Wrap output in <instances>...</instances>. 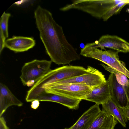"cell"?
<instances>
[{
  "label": "cell",
  "instance_id": "obj_1",
  "mask_svg": "<svg viewBox=\"0 0 129 129\" xmlns=\"http://www.w3.org/2000/svg\"><path fill=\"white\" fill-rule=\"evenodd\" d=\"M34 16L40 38L52 62L64 65L80 59V55L68 42L62 26L56 22L50 11L39 5Z\"/></svg>",
  "mask_w": 129,
  "mask_h": 129
},
{
  "label": "cell",
  "instance_id": "obj_2",
  "mask_svg": "<svg viewBox=\"0 0 129 129\" xmlns=\"http://www.w3.org/2000/svg\"><path fill=\"white\" fill-rule=\"evenodd\" d=\"M120 0H75L60 8L65 11L76 9L87 13L95 18L101 19L116 5L121 2Z\"/></svg>",
  "mask_w": 129,
  "mask_h": 129
},
{
  "label": "cell",
  "instance_id": "obj_3",
  "mask_svg": "<svg viewBox=\"0 0 129 129\" xmlns=\"http://www.w3.org/2000/svg\"><path fill=\"white\" fill-rule=\"evenodd\" d=\"M119 52L111 50H101L87 43L81 50L80 55L98 60L125 75L129 78V70L125 63L119 59Z\"/></svg>",
  "mask_w": 129,
  "mask_h": 129
},
{
  "label": "cell",
  "instance_id": "obj_4",
  "mask_svg": "<svg viewBox=\"0 0 129 129\" xmlns=\"http://www.w3.org/2000/svg\"><path fill=\"white\" fill-rule=\"evenodd\" d=\"M87 68L80 66L66 65L51 70L31 87L39 89L47 85L66 79L78 76L86 73Z\"/></svg>",
  "mask_w": 129,
  "mask_h": 129
},
{
  "label": "cell",
  "instance_id": "obj_5",
  "mask_svg": "<svg viewBox=\"0 0 129 129\" xmlns=\"http://www.w3.org/2000/svg\"><path fill=\"white\" fill-rule=\"evenodd\" d=\"M51 61L35 59L25 63L22 67L21 81L24 86L32 87L51 70Z\"/></svg>",
  "mask_w": 129,
  "mask_h": 129
},
{
  "label": "cell",
  "instance_id": "obj_6",
  "mask_svg": "<svg viewBox=\"0 0 129 129\" xmlns=\"http://www.w3.org/2000/svg\"><path fill=\"white\" fill-rule=\"evenodd\" d=\"M42 89H44L47 92L71 98L84 100L92 88L84 84L68 83L45 87Z\"/></svg>",
  "mask_w": 129,
  "mask_h": 129
},
{
  "label": "cell",
  "instance_id": "obj_7",
  "mask_svg": "<svg viewBox=\"0 0 129 129\" xmlns=\"http://www.w3.org/2000/svg\"><path fill=\"white\" fill-rule=\"evenodd\" d=\"M87 68L88 71L84 74L57 81L43 87L65 83H78L86 85L92 89L106 82L107 80L102 72L90 66H88Z\"/></svg>",
  "mask_w": 129,
  "mask_h": 129
},
{
  "label": "cell",
  "instance_id": "obj_8",
  "mask_svg": "<svg viewBox=\"0 0 129 129\" xmlns=\"http://www.w3.org/2000/svg\"><path fill=\"white\" fill-rule=\"evenodd\" d=\"M37 100L39 101H46L59 103L69 108L76 110L79 107V104L82 100L71 98L47 92L43 89L35 91L30 94L27 96L28 102Z\"/></svg>",
  "mask_w": 129,
  "mask_h": 129
},
{
  "label": "cell",
  "instance_id": "obj_9",
  "mask_svg": "<svg viewBox=\"0 0 129 129\" xmlns=\"http://www.w3.org/2000/svg\"><path fill=\"white\" fill-rule=\"evenodd\" d=\"M90 46L105 50L106 48L124 53L129 52V42L115 35H105L98 40L87 43Z\"/></svg>",
  "mask_w": 129,
  "mask_h": 129
},
{
  "label": "cell",
  "instance_id": "obj_10",
  "mask_svg": "<svg viewBox=\"0 0 129 129\" xmlns=\"http://www.w3.org/2000/svg\"><path fill=\"white\" fill-rule=\"evenodd\" d=\"M109 83L111 99L121 108L129 106V86L119 84L115 75L110 73L107 80Z\"/></svg>",
  "mask_w": 129,
  "mask_h": 129
},
{
  "label": "cell",
  "instance_id": "obj_11",
  "mask_svg": "<svg viewBox=\"0 0 129 129\" xmlns=\"http://www.w3.org/2000/svg\"><path fill=\"white\" fill-rule=\"evenodd\" d=\"M36 43L32 38L14 36L7 39L5 47L15 53L27 51L34 46Z\"/></svg>",
  "mask_w": 129,
  "mask_h": 129
},
{
  "label": "cell",
  "instance_id": "obj_12",
  "mask_svg": "<svg viewBox=\"0 0 129 129\" xmlns=\"http://www.w3.org/2000/svg\"><path fill=\"white\" fill-rule=\"evenodd\" d=\"M111 98L109 83L106 82L101 85L92 88L91 92L84 100L102 105Z\"/></svg>",
  "mask_w": 129,
  "mask_h": 129
},
{
  "label": "cell",
  "instance_id": "obj_13",
  "mask_svg": "<svg viewBox=\"0 0 129 129\" xmlns=\"http://www.w3.org/2000/svg\"><path fill=\"white\" fill-rule=\"evenodd\" d=\"M101 110L95 104L86 111L73 125L67 129H88Z\"/></svg>",
  "mask_w": 129,
  "mask_h": 129
},
{
  "label": "cell",
  "instance_id": "obj_14",
  "mask_svg": "<svg viewBox=\"0 0 129 129\" xmlns=\"http://www.w3.org/2000/svg\"><path fill=\"white\" fill-rule=\"evenodd\" d=\"M23 103L2 83H0V117L9 107L12 106H22Z\"/></svg>",
  "mask_w": 129,
  "mask_h": 129
},
{
  "label": "cell",
  "instance_id": "obj_15",
  "mask_svg": "<svg viewBox=\"0 0 129 129\" xmlns=\"http://www.w3.org/2000/svg\"><path fill=\"white\" fill-rule=\"evenodd\" d=\"M102 105V111L108 114L113 116L115 119L123 127H126V123L128 120L122 108L118 106L111 98Z\"/></svg>",
  "mask_w": 129,
  "mask_h": 129
},
{
  "label": "cell",
  "instance_id": "obj_16",
  "mask_svg": "<svg viewBox=\"0 0 129 129\" xmlns=\"http://www.w3.org/2000/svg\"><path fill=\"white\" fill-rule=\"evenodd\" d=\"M116 119L102 110L88 129H110Z\"/></svg>",
  "mask_w": 129,
  "mask_h": 129
},
{
  "label": "cell",
  "instance_id": "obj_17",
  "mask_svg": "<svg viewBox=\"0 0 129 129\" xmlns=\"http://www.w3.org/2000/svg\"><path fill=\"white\" fill-rule=\"evenodd\" d=\"M100 64L105 70L115 75L116 79L119 84L123 86H129V80L125 75L104 64L102 63Z\"/></svg>",
  "mask_w": 129,
  "mask_h": 129
},
{
  "label": "cell",
  "instance_id": "obj_18",
  "mask_svg": "<svg viewBox=\"0 0 129 129\" xmlns=\"http://www.w3.org/2000/svg\"><path fill=\"white\" fill-rule=\"evenodd\" d=\"M10 16V13L4 12L0 18V32L3 34L6 39L8 37V23Z\"/></svg>",
  "mask_w": 129,
  "mask_h": 129
},
{
  "label": "cell",
  "instance_id": "obj_19",
  "mask_svg": "<svg viewBox=\"0 0 129 129\" xmlns=\"http://www.w3.org/2000/svg\"><path fill=\"white\" fill-rule=\"evenodd\" d=\"M129 4V0H123L104 16L102 19L104 21H107L113 15L119 13L125 5Z\"/></svg>",
  "mask_w": 129,
  "mask_h": 129
},
{
  "label": "cell",
  "instance_id": "obj_20",
  "mask_svg": "<svg viewBox=\"0 0 129 129\" xmlns=\"http://www.w3.org/2000/svg\"><path fill=\"white\" fill-rule=\"evenodd\" d=\"M6 39L4 37L3 34L0 32V53L1 54L2 51L5 47V43Z\"/></svg>",
  "mask_w": 129,
  "mask_h": 129
},
{
  "label": "cell",
  "instance_id": "obj_21",
  "mask_svg": "<svg viewBox=\"0 0 129 129\" xmlns=\"http://www.w3.org/2000/svg\"><path fill=\"white\" fill-rule=\"evenodd\" d=\"M0 129H9L6 125L4 118L2 116L0 117Z\"/></svg>",
  "mask_w": 129,
  "mask_h": 129
},
{
  "label": "cell",
  "instance_id": "obj_22",
  "mask_svg": "<svg viewBox=\"0 0 129 129\" xmlns=\"http://www.w3.org/2000/svg\"><path fill=\"white\" fill-rule=\"evenodd\" d=\"M40 104L39 101L35 100L31 102V107L33 109H36L37 108Z\"/></svg>",
  "mask_w": 129,
  "mask_h": 129
},
{
  "label": "cell",
  "instance_id": "obj_23",
  "mask_svg": "<svg viewBox=\"0 0 129 129\" xmlns=\"http://www.w3.org/2000/svg\"><path fill=\"white\" fill-rule=\"evenodd\" d=\"M121 108L127 119L129 121V106Z\"/></svg>",
  "mask_w": 129,
  "mask_h": 129
},
{
  "label": "cell",
  "instance_id": "obj_24",
  "mask_svg": "<svg viewBox=\"0 0 129 129\" xmlns=\"http://www.w3.org/2000/svg\"><path fill=\"white\" fill-rule=\"evenodd\" d=\"M117 123V121L116 119L115 121L111 128L110 129H114V127Z\"/></svg>",
  "mask_w": 129,
  "mask_h": 129
},
{
  "label": "cell",
  "instance_id": "obj_25",
  "mask_svg": "<svg viewBox=\"0 0 129 129\" xmlns=\"http://www.w3.org/2000/svg\"><path fill=\"white\" fill-rule=\"evenodd\" d=\"M64 129H67V128H65Z\"/></svg>",
  "mask_w": 129,
  "mask_h": 129
}]
</instances>
